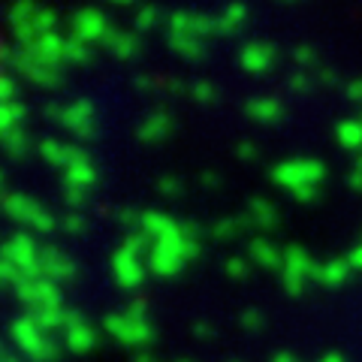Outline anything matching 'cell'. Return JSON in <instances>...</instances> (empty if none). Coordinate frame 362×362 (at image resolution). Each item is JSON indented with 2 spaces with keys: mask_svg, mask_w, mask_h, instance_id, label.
Returning a JSON list of instances; mask_svg holds the SVG:
<instances>
[{
  "mask_svg": "<svg viewBox=\"0 0 362 362\" xmlns=\"http://www.w3.org/2000/svg\"><path fill=\"white\" fill-rule=\"evenodd\" d=\"M173 115H169L166 109H154L148 118H145L139 124V130H136V136H139L142 142H148V145H157V142H163L169 139V133H173Z\"/></svg>",
  "mask_w": 362,
  "mask_h": 362,
  "instance_id": "17",
  "label": "cell"
},
{
  "mask_svg": "<svg viewBox=\"0 0 362 362\" xmlns=\"http://www.w3.org/2000/svg\"><path fill=\"white\" fill-rule=\"evenodd\" d=\"M314 272H317V263L302 245L284 247V269H281V275H284V287L290 296H299L305 290V281H314Z\"/></svg>",
  "mask_w": 362,
  "mask_h": 362,
  "instance_id": "8",
  "label": "cell"
},
{
  "mask_svg": "<svg viewBox=\"0 0 362 362\" xmlns=\"http://www.w3.org/2000/svg\"><path fill=\"white\" fill-rule=\"evenodd\" d=\"M66 42L70 40H64V37H58V33H42V37H37V42L30 45V54L37 61H42V64H49V66H58L61 61H66Z\"/></svg>",
  "mask_w": 362,
  "mask_h": 362,
  "instance_id": "16",
  "label": "cell"
},
{
  "mask_svg": "<svg viewBox=\"0 0 362 362\" xmlns=\"http://www.w3.org/2000/svg\"><path fill=\"white\" fill-rule=\"evenodd\" d=\"M354 169H362V154H359V160H356V166Z\"/></svg>",
  "mask_w": 362,
  "mask_h": 362,
  "instance_id": "50",
  "label": "cell"
},
{
  "mask_svg": "<svg viewBox=\"0 0 362 362\" xmlns=\"http://www.w3.org/2000/svg\"><path fill=\"white\" fill-rule=\"evenodd\" d=\"M85 148H78V145H66V142H61V139H42L40 142V154L49 160L52 166H61L64 173L73 166V160L78 154H82Z\"/></svg>",
  "mask_w": 362,
  "mask_h": 362,
  "instance_id": "19",
  "label": "cell"
},
{
  "mask_svg": "<svg viewBox=\"0 0 362 362\" xmlns=\"http://www.w3.org/2000/svg\"><path fill=\"white\" fill-rule=\"evenodd\" d=\"M272 362H302L296 354H290V350H278L275 356H272Z\"/></svg>",
  "mask_w": 362,
  "mask_h": 362,
  "instance_id": "44",
  "label": "cell"
},
{
  "mask_svg": "<svg viewBox=\"0 0 362 362\" xmlns=\"http://www.w3.org/2000/svg\"><path fill=\"white\" fill-rule=\"evenodd\" d=\"M335 136H338V142H341L344 148L359 151L362 148V121L359 118L341 121V124H338V130H335Z\"/></svg>",
  "mask_w": 362,
  "mask_h": 362,
  "instance_id": "26",
  "label": "cell"
},
{
  "mask_svg": "<svg viewBox=\"0 0 362 362\" xmlns=\"http://www.w3.org/2000/svg\"><path fill=\"white\" fill-rule=\"evenodd\" d=\"M347 97L350 100H362V78H356V82L347 85Z\"/></svg>",
  "mask_w": 362,
  "mask_h": 362,
  "instance_id": "45",
  "label": "cell"
},
{
  "mask_svg": "<svg viewBox=\"0 0 362 362\" xmlns=\"http://www.w3.org/2000/svg\"><path fill=\"white\" fill-rule=\"evenodd\" d=\"M70 28H73V37L78 40H85V42H103L109 37V18L100 13V9H78V13H73L70 18Z\"/></svg>",
  "mask_w": 362,
  "mask_h": 362,
  "instance_id": "12",
  "label": "cell"
},
{
  "mask_svg": "<svg viewBox=\"0 0 362 362\" xmlns=\"http://www.w3.org/2000/svg\"><path fill=\"white\" fill-rule=\"evenodd\" d=\"M66 194H64V199L70 202V206H82V202L88 199V190H82V187H64Z\"/></svg>",
  "mask_w": 362,
  "mask_h": 362,
  "instance_id": "37",
  "label": "cell"
},
{
  "mask_svg": "<svg viewBox=\"0 0 362 362\" xmlns=\"http://www.w3.org/2000/svg\"><path fill=\"white\" fill-rule=\"evenodd\" d=\"M90 54H94V49H90V42L78 40V37H70V42H66V61H76V64H88Z\"/></svg>",
  "mask_w": 362,
  "mask_h": 362,
  "instance_id": "30",
  "label": "cell"
},
{
  "mask_svg": "<svg viewBox=\"0 0 362 362\" xmlns=\"http://www.w3.org/2000/svg\"><path fill=\"white\" fill-rule=\"evenodd\" d=\"M64 344H66V350H73V354H88V350L97 344V329L82 314H76L70 326L64 329Z\"/></svg>",
  "mask_w": 362,
  "mask_h": 362,
  "instance_id": "15",
  "label": "cell"
},
{
  "mask_svg": "<svg viewBox=\"0 0 362 362\" xmlns=\"http://www.w3.org/2000/svg\"><path fill=\"white\" fill-rule=\"evenodd\" d=\"M64 226H66V230H70V233H82V230H85V221H82V214H66Z\"/></svg>",
  "mask_w": 362,
  "mask_h": 362,
  "instance_id": "40",
  "label": "cell"
},
{
  "mask_svg": "<svg viewBox=\"0 0 362 362\" xmlns=\"http://www.w3.org/2000/svg\"><path fill=\"white\" fill-rule=\"evenodd\" d=\"M239 323L245 326V329H259V326H263V314H259L257 308H247Z\"/></svg>",
  "mask_w": 362,
  "mask_h": 362,
  "instance_id": "35",
  "label": "cell"
},
{
  "mask_svg": "<svg viewBox=\"0 0 362 362\" xmlns=\"http://www.w3.org/2000/svg\"><path fill=\"white\" fill-rule=\"evenodd\" d=\"M103 42H106V49L115 54V58H136L139 49H142V42H139V37H136L133 30H115L112 28Z\"/></svg>",
  "mask_w": 362,
  "mask_h": 362,
  "instance_id": "21",
  "label": "cell"
},
{
  "mask_svg": "<svg viewBox=\"0 0 362 362\" xmlns=\"http://www.w3.org/2000/svg\"><path fill=\"white\" fill-rule=\"evenodd\" d=\"M347 263H350V269H362V245H356L354 251H350Z\"/></svg>",
  "mask_w": 362,
  "mask_h": 362,
  "instance_id": "43",
  "label": "cell"
},
{
  "mask_svg": "<svg viewBox=\"0 0 362 362\" xmlns=\"http://www.w3.org/2000/svg\"><path fill=\"white\" fill-rule=\"evenodd\" d=\"M296 90H308V85H311V78H308V73H293V82H290Z\"/></svg>",
  "mask_w": 362,
  "mask_h": 362,
  "instance_id": "42",
  "label": "cell"
},
{
  "mask_svg": "<svg viewBox=\"0 0 362 362\" xmlns=\"http://www.w3.org/2000/svg\"><path fill=\"white\" fill-rule=\"evenodd\" d=\"M4 103H16V82H13V73H4Z\"/></svg>",
  "mask_w": 362,
  "mask_h": 362,
  "instance_id": "39",
  "label": "cell"
},
{
  "mask_svg": "<svg viewBox=\"0 0 362 362\" xmlns=\"http://www.w3.org/2000/svg\"><path fill=\"white\" fill-rule=\"evenodd\" d=\"M145 251L151 254V242L145 233H133L112 257V275L124 290H136L145 281Z\"/></svg>",
  "mask_w": 362,
  "mask_h": 362,
  "instance_id": "2",
  "label": "cell"
},
{
  "mask_svg": "<svg viewBox=\"0 0 362 362\" xmlns=\"http://www.w3.org/2000/svg\"><path fill=\"white\" fill-rule=\"evenodd\" d=\"M320 362H344V356H341V354H326Z\"/></svg>",
  "mask_w": 362,
  "mask_h": 362,
  "instance_id": "47",
  "label": "cell"
},
{
  "mask_svg": "<svg viewBox=\"0 0 362 362\" xmlns=\"http://www.w3.org/2000/svg\"><path fill=\"white\" fill-rule=\"evenodd\" d=\"M40 266H42V278L54 281V284H61V281H70L76 278V263L70 257H66L58 245H45L42 254H40Z\"/></svg>",
  "mask_w": 362,
  "mask_h": 362,
  "instance_id": "13",
  "label": "cell"
},
{
  "mask_svg": "<svg viewBox=\"0 0 362 362\" xmlns=\"http://www.w3.org/2000/svg\"><path fill=\"white\" fill-rule=\"evenodd\" d=\"M275 58H278V52H275V45L272 42H247V45H242V52H239V64L251 76L269 73L272 66H275Z\"/></svg>",
  "mask_w": 362,
  "mask_h": 362,
  "instance_id": "14",
  "label": "cell"
},
{
  "mask_svg": "<svg viewBox=\"0 0 362 362\" xmlns=\"http://www.w3.org/2000/svg\"><path fill=\"white\" fill-rule=\"evenodd\" d=\"M202 251L199 245V226L197 223H178V230L173 235H166L160 242H151L148 266L154 275L173 278L185 269L190 259H197Z\"/></svg>",
  "mask_w": 362,
  "mask_h": 362,
  "instance_id": "1",
  "label": "cell"
},
{
  "mask_svg": "<svg viewBox=\"0 0 362 362\" xmlns=\"http://www.w3.org/2000/svg\"><path fill=\"white\" fill-rule=\"evenodd\" d=\"M4 209H6V214H9L13 221L28 223L30 230H37V233H49V230H54L52 211L45 209L42 202H37L33 197H28V194H6Z\"/></svg>",
  "mask_w": 362,
  "mask_h": 362,
  "instance_id": "6",
  "label": "cell"
},
{
  "mask_svg": "<svg viewBox=\"0 0 362 362\" xmlns=\"http://www.w3.org/2000/svg\"><path fill=\"white\" fill-rule=\"evenodd\" d=\"M247 223H251L247 221V214H242V218H223V221H218L211 226V235L218 242H233V239H239Z\"/></svg>",
  "mask_w": 362,
  "mask_h": 362,
  "instance_id": "27",
  "label": "cell"
},
{
  "mask_svg": "<svg viewBox=\"0 0 362 362\" xmlns=\"http://www.w3.org/2000/svg\"><path fill=\"white\" fill-rule=\"evenodd\" d=\"M157 187H160L163 197H178L181 194V181L178 178H160L157 181Z\"/></svg>",
  "mask_w": 362,
  "mask_h": 362,
  "instance_id": "36",
  "label": "cell"
},
{
  "mask_svg": "<svg viewBox=\"0 0 362 362\" xmlns=\"http://www.w3.org/2000/svg\"><path fill=\"white\" fill-rule=\"evenodd\" d=\"M235 154H239V157H245V160H251V157L257 154V145L254 142H239V148H235Z\"/></svg>",
  "mask_w": 362,
  "mask_h": 362,
  "instance_id": "41",
  "label": "cell"
},
{
  "mask_svg": "<svg viewBox=\"0 0 362 362\" xmlns=\"http://www.w3.org/2000/svg\"><path fill=\"white\" fill-rule=\"evenodd\" d=\"M359 121H362V118H359Z\"/></svg>",
  "mask_w": 362,
  "mask_h": 362,
  "instance_id": "51",
  "label": "cell"
},
{
  "mask_svg": "<svg viewBox=\"0 0 362 362\" xmlns=\"http://www.w3.org/2000/svg\"><path fill=\"white\" fill-rule=\"evenodd\" d=\"M136 362H157L151 354H136Z\"/></svg>",
  "mask_w": 362,
  "mask_h": 362,
  "instance_id": "48",
  "label": "cell"
},
{
  "mask_svg": "<svg viewBox=\"0 0 362 362\" xmlns=\"http://www.w3.org/2000/svg\"><path fill=\"white\" fill-rule=\"evenodd\" d=\"M4 142H6V151L13 154V157H21L28 151V133L25 127H18V130H6L4 133Z\"/></svg>",
  "mask_w": 362,
  "mask_h": 362,
  "instance_id": "31",
  "label": "cell"
},
{
  "mask_svg": "<svg viewBox=\"0 0 362 362\" xmlns=\"http://www.w3.org/2000/svg\"><path fill=\"white\" fill-rule=\"evenodd\" d=\"M350 187L362 194V169H354V173H350Z\"/></svg>",
  "mask_w": 362,
  "mask_h": 362,
  "instance_id": "46",
  "label": "cell"
},
{
  "mask_svg": "<svg viewBox=\"0 0 362 362\" xmlns=\"http://www.w3.org/2000/svg\"><path fill=\"white\" fill-rule=\"evenodd\" d=\"M247 257L263 269H284V251H278V247L266 239H254L247 245Z\"/></svg>",
  "mask_w": 362,
  "mask_h": 362,
  "instance_id": "22",
  "label": "cell"
},
{
  "mask_svg": "<svg viewBox=\"0 0 362 362\" xmlns=\"http://www.w3.org/2000/svg\"><path fill=\"white\" fill-rule=\"evenodd\" d=\"M326 175V166L320 160H311V157H293V160H281L272 169V178L275 185L287 187L290 194H299V190L317 187Z\"/></svg>",
  "mask_w": 362,
  "mask_h": 362,
  "instance_id": "4",
  "label": "cell"
},
{
  "mask_svg": "<svg viewBox=\"0 0 362 362\" xmlns=\"http://www.w3.org/2000/svg\"><path fill=\"white\" fill-rule=\"evenodd\" d=\"M154 21H157V9L154 6H145V9L136 13V30H151Z\"/></svg>",
  "mask_w": 362,
  "mask_h": 362,
  "instance_id": "34",
  "label": "cell"
},
{
  "mask_svg": "<svg viewBox=\"0 0 362 362\" xmlns=\"http://www.w3.org/2000/svg\"><path fill=\"white\" fill-rule=\"evenodd\" d=\"M45 115H52L61 127L73 130L78 139H90V136L97 133V112L88 100H76V103H70V106L52 103V106H45Z\"/></svg>",
  "mask_w": 362,
  "mask_h": 362,
  "instance_id": "5",
  "label": "cell"
},
{
  "mask_svg": "<svg viewBox=\"0 0 362 362\" xmlns=\"http://www.w3.org/2000/svg\"><path fill=\"white\" fill-rule=\"evenodd\" d=\"M4 58H6L9 64H16V70H21V76L30 78L33 85H42V88H58V85H61L58 66H49V64L37 61L28 49H21L18 54H13V49H4Z\"/></svg>",
  "mask_w": 362,
  "mask_h": 362,
  "instance_id": "10",
  "label": "cell"
},
{
  "mask_svg": "<svg viewBox=\"0 0 362 362\" xmlns=\"http://www.w3.org/2000/svg\"><path fill=\"white\" fill-rule=\"evenodd\" d=\"M293 58H296V64H314L317 61V52L311 49V45H299Z\"/></svg>",
  "mask_w": 362,
  "mask_h": 362,
  "instance_id": "38",
  "label": "cell"
},
{
  "mask_svg": "<svg viewBox=\"0 0 362 362\" xmlns=\"http://www.w3.org/2000/svg\"><path fill=\"white\" fill-rule=\"evenodd\" d=\"M278 209L272 199H263V197H254L251 202H247V221L257 223V226H266V230H272V226H278Z\"/></svg>",
  "mask_w": 362,
  "mask_h": 362,
  "instance_id": "24",
  "label": "cell"
},
{
  "mask_svg": "<svg viewBox=\"0 0 362 362\" xmlns=\"http://www.w3.org/2000/svg\"><path fill=\"white\" fill-rule=\"evenodd\" d=\"M190 94H194L199 103H214V100H218V88H214L211 82H197L194 88H190Z\"/></svg>",
  "mask_w": 362,
  "mask_h": 362,
  "instance_id": "32",
  "label": "cell"
},
{
  "mask_svg": "<svg viewBox=\"0 0 362 362\" xmlns=\"http://www.w3.org/2000/svg\"><path fill=\"white\" fill-rule=\"evenodd\" d=\"M40 254H42V247H37V242H33L28 233L9 235V242H6V247H4V259H6V263H13L28 281L42 278Z\"/></svg>",
  "mask_w": 362,
  "mask_h": 362,
  "instance_id": "7",
  "label": "cell"
},
{
  "mask_svg": "<svg viewBox=\"0 0 362 362\" xmlns=\"http://www.w3.org/2000/svg\"><path fill=\"white\" fill-rule=\"evenodd\" d=\"M25 115H28V109L21 103H4V109H0V124H4V133L25 127V124H21V121H25Z\"/></svg>",
  "mask_w": 362,
  "mask_h": 362,
  "instance_id": "29",
  "label": "cell"
},
{
  "mask_svg": "<svg viewBox=\"0 0 362 362\" xmlns=\"http://www.w3.org/2000/svg\"><path fill=\"white\" fill-rule=\"evenodd\" d=\"M4 362H18V359H16V354H9V350H6V354H4Z\"/></svg>",
  "mask_w": 362,
  "mask_h": 362,
  "instance_id": "49",
  "label": "cell"
},
{
  "mask_svg": "<svg viewBox=\"0 0 362 362\" xmlns=\"http://www.w3.org/2000/svg\"><path fill=\"white\" fill-rule=\"evenodd\" d=\"M18 299L25 302L33 314L61 308V290L49 278H37V281H28V284H21L18 287Z\"/></svg>",
  "mask_w": 362,
  "mask_h": 362,
  "instance_id": "11",
  "label": "cell"
},
{
  "mask_svg": "<svg viewBox=\"0 0 362 362\" xmlns=\"http://www.w3.org/2000/svg\"><path fill=\"white\" fill-rule=\"evenodd\" d=\"M247 272H251V269H247V259H242V257H230V259H226V275H230V278H235V281L247 278Z\"/></svg>",
  "mask_w": 362,
  "mask_h": 362,
  "instance_id": "33",
  "label": "cell"
},
{
  "mask_svg": "<svg viewBox=\"0 0 362 362\" xmlns=\"http://www.w3.org/2000/svg\"><path fill=\"white\" fill-rule=\"evenodd\" d=\"M245 18H247V9H245V6H239V4L226 6L223 13L218 16V21H221V33H235V30H242V28H245V25H242Z\"/></svg>",
  "mask_w": 362,
  "mask_h": 362,
  "instance_id": "28",
  "label": "cell"
},
{
  "mask_svg": "<svg viewBox=\"0 0 362 362\" xmlns=\"http://www.w3.org/2000/svg\"><path fill=\"white\" fill-rule=\"evenodd\" d=\"M106 332L112 338H118L121 344H133V347H142V344H151V338H154V329H151V323L148 320H139V317H130L127 311H121V314H109L106 320Z\"/></svg>",
  "mask_w": 362,
  "mask_h": 362,
  "instance_id": "9",
  "label": "cell"
},
{
  "mask_svg": "<svg viewBox=\"0 0 362 362\" xmlns=\"http://www.w3.org/2000/svg\"><path fill=\"white\" fill-rule=\"evenodd\" d=\"M169 45H173L181 58H187V61L206 58V42H202L199 37H194V33H173L169 30Z\"/></svg>",
  "mask_w": 362,
  "mask_h": 362,
  "instance_id": "25",
  "label": "cell"
},
{
  "mask_svg": "<svg viewBox=\"0 0 362 362\" xmlns=\"http://www.w3.org/2000/svg\"><path fill=\"white\" fill-rule=\"evenodd\" d=\"M9 335H13V341L21 354L33 362H54L58 359V344L52 341L49 332H45L37 320H33V314L18 317L13 323V329H9Z\"/></svg>",
  "mask_w": 362,
  "mask_h": 362,
  "instance_id": "3",
  "label": "cell"
},
{
  "mask_svg": "<svg viewBox=\"0 0 362 362\" xmlns=\"http://www.w3.org/2000/svg\"><path fill=\"white\" fill-rule=\"evenodd\" d=\"M64 181H66V187H82V190L97 185V166L90 163L88 151H82V154L76 157L73 166L64 173Z\"/></svg>",
  "mask_w": 362,
  "mask_h": 362,
  "instance_id": "20",
  "label": "cell"
},
{
  "mask_svg": "<svg viewBox=\"0 0 362 362\" xmlns=\"http://www.w3.org/2000/svg\"><path fill=\"white\" fill-rule=\"evenodd\" d=\"M245 115L257 124H275L284 118V103L278 97H251L245 103Z\"/></svg>",
  "mask_w": 362,
  "mask_h": 362,
  "instance_id": "18",
  "label": "cell"
},
{
  "mask_svg": "<svg viewBox=\"0 0 362 362\" xmlns=\"http://www.w3.org/2000/svg\"><path fill=\"white\" fill-rule=\"evenodd\" d=\"M347 272H350V263L347 259H329V263H320L314 272V281L323 287H341L347 281Z\"/></svg>",
  "mask_w": 362,
  "mask_h": 362,
  "instance_id": "23",
  "label": "cell"
}]
</instances>
